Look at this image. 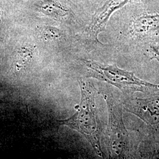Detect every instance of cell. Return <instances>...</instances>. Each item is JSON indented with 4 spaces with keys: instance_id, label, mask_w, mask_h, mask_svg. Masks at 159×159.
<instances>
[{
    "instance_id": "5b68a950",
    "label": "cell",
    "mask_w": 159,
    "mask_h": 159,
    "mask_svg": "<svg viewBox=\"0 0 159 159\" xmlns=\"http://www.w3.org/2000/svg\"><path fill=\"white\" fill-rule=\"evenodd\" d=\"M129 34L139 41L159 43V15L146 14L136 17L131 21Z\"/></svg>"
},
{
    "instance_id": "8992f818",
    "label": "cell",
    "mask_w": 159,
    "mask_h": 159,
    "mask_svg": "<svg viewBox=\"0 0 159 159\" xmlns=\"http://www.w3.org/2000/svg\"><path fill=\"white\" fill-rule=\"evenodd\" d=\"M131 0H108L99 9L93 17L90 26L92 37L97 39L98 34L104 28L110 15L116 10L121 8Z\"/></svg>"
},
{
    "instance_id": "7a4b0ae2",
    "label": "cell",
    "mask_w": 159,
    "mask_h": 159,
    "mask_svg": "<svg viewBox=\"0 0 159 159\" xmlns=\"http://www.w3.org/2000/svg\"><path fill=\"white\" fill-rule=\"evenodd\" d=\"M81 61L87 68L89 77L113 85L125 95H134L138 92L147 95H159V84L142 79L134 73L120 68L116 64H104L88 60H81Z\"/></svg>"
},
{
    "instance_id": "52a82bcc",
    "label": "cell",
    "mask_w": 159,
    "mask_h": 159,
    "mask_svg": "<svg viewBox=\"0 0 159 159\" xmlns=\"http://www.w3.org/2000/svg\"><path fill=\"white\" fill-rule=\"evenodd\" d=\"M151 59H154L159 61V43L152 44L149 49Z\"/></svg>"
},
{
    "instance_id": "277c9868",
    "label": "cell",
    "mask_w": 159,
    "mask_h": 159,
    "mask_svg": "<svg viewBox=\"0 0 159 159\" xmlns=\"http://www.w3.org/2000/svg\"><path fill=\"white\" fill-rule=\"evenodd\" d=\"M121 102L126 111L135 115L150 128L159 132V95L146 98L125 95Z\"/></svg>"
},
{
    "instance_id": "6da1fadb",
    "label": "cell",
    "mask_w": 159,
    "mask_h": 159,
    "mask_svg": "<svg viewBox=\"0 0 159 159\" xmlns=\"http://www.w3.org/2000/svg\"><path fill=\"white\" fill-rule=\"evenodd\" d=\"M79 83L81 101L78 108L71 117L59 123L79 132L90 143L97 154L102 157L100 141L102 127L95 102V90L90 83L83 80H79Z\"/></svg>"
},
{
    "instance_id": "3957f363",
    "label": "cell",
    "mask_w": 159,
    "mask_h": 159,
    "mask_svg": "<svg viewBox=\"0 0 159 159\" xmlns=\"http://www.w3.org/2000/svg\"><path fill=\"white\" fill-rule=\"evenodd\" d=\"M108 112L107 130L108 152L113 158H130L131 153L130 135L123 118L122 102L117 100L110 90L104 94Z\"/></svg>"
}]
</instances>
